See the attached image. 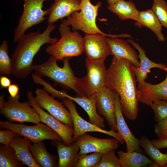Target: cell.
Wrapping results in <instances>:
<instances>
[{"label": "cell", "instance_id": "obj_1", "mask_svg": "<svg viewBox=\"0 0 167 167\" xmlns=\"http://www.w3.org/2000/svg\"><path fill=\"white\" fill-rule=\"evenodd\" d=\"M133 67L130 60L113 57L106 76V86L118 94L123 114L132 120L137 117L139 101Z\"/></svg>", "mask_w": 167, "mask_h": 167}, {"label": "cell", "instance_id": "obj_2", "mask_svg": "<svg viewBox=\"0 0 167 167\" xmlns=\"http://www.w3.org/2000/svg\"><path fill=\"white\" fill-rule=\"evenodd\" d=\"M56 25L48 24L45 29L24 34L19 39L11 58L12 75L20 79L26 78L33 71L34 58L41 47L46 44H53L58 41L50 36Z\"/></svg>", "mask_w": 167, "mask_h": 167}, {"label": "cell", "instance_id": "obj_3", "mask_svg": "<svg viewBox=\"0 0 167 167\" xmlns=\"http://www.w3.org/2000/svg\"><path fill=\"white\" fill-rule=\"evenodd\" d=\"M70 58H64L62 60L63 66L60 67L57 65L58 60L51 56L41 64H34L33 71L39 77H47L56 83L72 89L78 95L85 96L83 87L84 77L80 78L75 76L69 63Z\"/></svg>", "mask_w": 167, "mask_h": 167}, {"label": "cell", "instance_id": "obj_4", "mask_svg": "<svg viewBox=\"0 0 167 167\" xmlns=\"http://www.w3.org/2000/svg\"><path fill=\"white\" fill-rule=\"evenodd\" d=\"M101 6V2L93 5L90 0H82L80 11L73 12L66 19H62V22L68 26H71L73 31L81 30L85 34H100L111 37H122V34L112 35L106 34L98 28L96 19L99 9Z\"/></svg>", "mask_w": 167, "mask_h": 167}, {"label": "cell", "instance_id": "obj_5", "mask_svg": "<svg viewBox=\"0 0 167 167\" xmlns=\"http://www.w3.org/2000/svg\"><path fill=\"white\" fill-rule=\"evenodd\" d=\"M59 40L45 49L46 53L58 60L79 56L84 52L83 37L77 31H72L69 26L62 23L58 28Z\"/></svg>", "mask_w": 167, "mask_h": 167}, {"label": "cell", "instance_id": "obj_6", "mask_svg": "<svg viewBox=\"0 0 167 167\" xmlns=\"http://www.w3.org/2000/svg\"><path fill=\"white\" fill-rule=\"evenodd\" d=\"M20 96L13 98L10 95L6 101L4 95L0 96V113L11 122H30L35 124L40 122L39 115L28 101L20 102Z\"/></svg>", "mask_w": 167, "mask_h": 167}, {"label": "cell", "instance_id": "obj_7", "mask_svg": "<svg viewBox=\"0 0 167 167\" xmlns=\"http://www.w3.org/2000/svg\"><path fill=\"white\" fill-rule=\"evenodd\" d=\"M23 10L14 32L13 42L17 43L19 38L29 28L45 20L47 10L43 9L44 2L50 0H22Z\"/></svg>", "mask_w": 167, "mask_h": 167}, {"label": "cell", "instance_id": "obj_8", "mask_svg": "<svg viewBox=\"0 0 167 167\" xmlns=\"http://www.w3.org/2000/svg\"><path fill=\"white\" fill-rule=\"evenodd\" d=\"M0 127L1 129H11L20 136L28 138L33 143L46 139L62 140L54 130L46 124L40 122L35 125L29 126L22 123H14L10 121H0Z\"/></svg>", "mask_w": 167, "mask_h": 167}, {"label": "cell", "instance_id": "obj_9", "mask_svg": "<svg viewBox=\"0 0 167 167\" xmlns=\"http://www.w3.org/2000/svg\"><path fill=\"white\" fill-rule=\"evenodd\" d=\"M87 74L83 84L85 96H95L106 86L107 69L104 62L91 60L86 58Z\"/></svg>", "mask_w": 167, "mask_h": 167}, {"label": "cell", "instance_id": "obj_10", "mask_svg": "<svg viewBox=\"0 0 167 167\" xmlns=\"http://www.w3.org/2000/svg\"><path fill=\"white\" fill-rule=\"evenodd\" d=\"M62 103L69 110L72 118L74 129L73 142L82 135L89 132H97L104 133L117 139L120 143L123 144L124 141L119 133L111 129L104 130L85 120L78 113L73 101L65 97L62 99Z\"/></svg>", "mask_w": 167, "mask_h": 167}, {"label": "cell", "instance_id": "obj_11", "mask_svg": "<svg viewBox=\"0 0 167 167\" xmlns=\"http://www.w3.org/2000/svg\"><path fill=\"white\" fill-rule=\"evenodd\" d=\"M36 101L38 105L46 110L52 116L66 125L73 127L71 113L62 103L56 100L44 89L38 88L35 91Z\"/></svg>", "mask_w": 167, "mask_h": 167}, {"label": "cell", "instance_id": "obj_12", "mask_svg": "<svg viewBox=\"0 0 167 167\" xmlns=\"http://www.w3.org/2000/svg\"><path fill=\"white\" fill-rule=\"evenodd\" d=\"M27 96L31 105L38 113L41 122L45 123L56 132L61 138L64 144L67 145L72 144L74 142L73 140V128L61 122L45 111L37 103L31 91H28Z\"/></svg>", "mask_w": 167, "mask_h": 167}, {"label": "cell", "instance_id": "obj_13", "mask_svg": "<svg viewBox=\"0 0 167 167\" xmlns=\"http://www.w3.org/2000/svg\"><path fill=\"white\" fill-rule=\"evenodd\" d=\"M83 40L84 52L88 59L104 62L111 54L106 36L100 34H85Z\"/></svg>", "mask_w": 167, "mask_h": 167}, {"label": "cell", "instance_id": "obj_14", "mask_svg": "<svg viewBox=\"0 0 167 167\" xmlns=\"http://www.w3.org/2000/svg\"><path fill=\"white\" fill-rule=\"evenodd\" d=\"M80 148L79 154L100 152L103 153L119 146V142L116 138L100 139L86 133L79 137L76 140Z\"/></svg>", "mask_w": 167, "mask_h": 167}, {"label": "cell", "instance_id": "obj_15", "mask_svg": "<svg viewBox=\"0 0 167 167\" xmlns=\"http://www.w3.org/2000/svg\"><path fill=\"white\" fill-rule=\"evenodd\" d=\"M95 96L98 113L105 118L111 129L117 131L114 114L116 92L106 86Z\"/></svg>", "mask_w": 167, "mask_h": 167}, {"label": "cell", "instance_id": "obj_16", "mask_svg": "<svg viewBox=\"0 0 167 167\" xmlns=\"http://www.w3.org/2000/svg\"><path fill=\"white\" fill-rule=\"evenodd\" d=\"M114 114L117 131L126 143V152L135 151L143 154L139 139L133 134L125 120L122 109L120 97L118 94L116 92Z\"/></svg>", "mask_w": 167, "mask_h": 167}, {"label": "cell", "instance_id": "obj_17", "mask_svg": "<svg viewBox=\"0 0 167 167\" xmlns=\"http://www.w3.org/2000/svg\"><path fill=\"white\" fill-rule=\"evenodd\" d=\"M127 41L138 51V58L140 60V66L136 67L134 66L133 69L135 73L138 85L137 88H139L145 81L148 77V73L152 68H158L167 71V66L163 64L155 62L150 60L147 56L145 51L138 43L131 39L127 40Z\"/></svg>", "mask_w": 167, "mask_h": 167}, {"label": "cell", "instance_id": "obj_18", "mask_svg": "<svg viewBox=\"0 0 167 167\" xmlns=\"http://www.w3.org/2000/svg\"><path fill=\"white\" fill-rule=\"evenodd\" d=\"M54 3L47 10L48 24H54L60 19L80 11L82 0H54Z\"/></svg>", "mask_w": 167, "mask_h": 167}, {"label": "cell", "instance_id": "obj_19", "mask_svg": "<svg viewBox=\"0 0 167 167\" xmlns=\"http://www.w3.org/2000/svg\"><path fill=\"white\" fill-rule=\"evenodd\" d=\"M138 89L139 101L143 104L150 106L156 100L167 101V73L165 79L161 83L153 84L146 82Z\"/></svg>", "mask_w": 167, "mask_h": 167}, {"label": "cell", "instance_id": "obj_20", "mask_svg": "<svg viewBox=\"0 0 167 167\" xmlns=\"http://www.w3.org/2000/svg\"><path fill=\"white\" fill-rule=\"evenodd\" d=\"M106 39L110 48V55L117 58L127 59L136 67L140 66L138 55L127 41L118 37H106Z\"/></svg>", "mask_w": 167, "mask_h": 167}, {"label": "cell", "instance_id": "obj_21", "mask_svg": "<svg viewBox=\"0 0 167 167\" xmlns=\"http://www.w3.org/2000/svg\"><path fill=\"white\" fill-rule=\"evenodd\" d=\"M52 144L57 149L58 155V166L74 167L79 155L80 148L75 141L70 145L62 143L61 141L53 140Z\"/></svg>", "mask_w": 167, "mask_h": 167}, {"label": "cell", "instance_id": "obj_22", "mask_svg": "<svg viewBox=\"0 0 167 167\" xmlns=\"http://www.w3.org/2000/svg\"><path fill=\"white\" fill-rule=\"evenodd\" d=\"M65 96L76 102L85 110L89 117V122L102 128L105 127V118L98 113L96 109L95 96L88 97L78 95L74 97L66 93Z\"/></svg>", "mask_w": 167, "mask_h": 167}, {"label": "cell", "instance_id": "obj_23", "mask_svg": "<svg viewBox=\"0 0 167 167\" xmlns=\"http://www.w3.org/2000/svg\"><path fill=\"white\" fill-rule=\"evenodd\" d=\"M31 141L28 138L19 135L11 142L10 146L15 150L19 160L29 167H40L31 152Z\"/></svg>", "mask_w": 167, "mask_h": 167}, {"label": "cell", "instance_id": "obj_24", "mask_svg": "<svg viewBox=\"0 0 167 167\" xmlns=\"http://www.w3.org/2000/svg\"><path fill=\"white\" fill-rule=\"evenodd\" d=\"M117 154L121 167H159L152 159L135 151L124 152L119 150Z\"/></svg>", "mask_w": 167, "mask_h": 167}, {"label": "cell", "instance_id": "obj_25", "mask_svg": "<svg viewBox=\"0 0 167 167\" xmlns=\"http://www.w3.org/2000/svg\"><path fill=\"white\" fill-rule=\"evenodd\" d=\"M134 25L139 28L143 27L149 28L156 35L160 41L164 42L166 40L162 32V25L151 9L139 11L138 20Z\"/></svg>", "mask_w": 167, "mask_h": 167}, {"label": "cell", "instance_id": "obj_26", "mask_svg": "<svg viewBox=\"0 0 167 167\" xmlns=\"http://www.w3.org/2000/svg\"><path fill=\"white\" fill-rule=\"evenodd\" d=\"M107 9L116 14L118 18L123 21L131 19L137 22L138 20L139 11L131 1L121 0L113 5H109Z\"/></svg>", "mask_w": 167, "mask_h": 167}, {"label": "cell", "instance_id": "obj_27", "mask_svg": "<svg viewBox=\"0 0 167 167\" xmlns=\"http://www.w3.org/2000/svg\"><path fill=\"white\" fill-rule=\"evenodd\" d=\"M30 151L36 161L40 167L58 166L57 163V157L47 151L42 141L33 143L31 146Z\"/></svg>", "mask_w": 167, "mask_h": 167}, {"label": "cell", "instance_id": "obj_28", "mask_svg": "<svg viewBox=\"0 0 167 167\" xmlns=\"http://www.w3.org/2000/svg\"><path fill=\"white\" fill-rule=\"evenodd\" d=\"M140 145L151 159L160 167H165L167 164V153H161L152 144L151 141L146 136L140 137Z\"/></svg>", "mask_w": 167, "mask_h": 167}, {"label": "cell", "instance_id": "obj_29", "mask_svg": "<svg viewBox=\"0 0 167 167\" xmlns=\"http://www.w3.org/2000/svg\"><path fill=\"white\" fill-rule=\"evenodd\" d=\"M24 164L18 159L14 149L10 146L0 145V167H19Z\"/></svg>", "mask_w": 167, "mask_h": 167}, {"label": "cell", "instance_id": "obj_30", "mask_svg": "<svg viewBox=\"0 0 167 167\" xmlns=\"http://www.w3.org/2000/svg\"><path fill=\"white\" fill-rule=\"evenodd\" d=\"M12 62L8 53V43L4 40L0 46V74L9 75L12 74Z\"/></svg>", "mask_w": 167, "mask_h": 167}, {"label": "cell", "instance_id": "obj_31", "mask_svg": "<svg viewBox=\"0 0 167 167\" xmlns=\"http://www.w3.org/2000/svg\"><path fill=\"white\" fill-rule=\"evenodd\" d=\"M103 153L94 152L90 154H79L74 167H96L99 163Z\"/></svg>", "mask_w": 167, "mask_h": 167}, {"label": "cell", "instance_id": "obj_32", "mask_svg": "<svg viewBox=\"0 0 167 167\" xmlns=\"http://www.w3.org/2000/svg\"><path fill=\"white\" fill-rule=\"evenodd\" d=\"M151 9L162 26L167 30V3L164 0H152Z\"/></svg>", "mask_w": 167, "mask_h": 167}, {"label": "cell", "instance_id": "obj_33", "mask_svg": "<svg viewBox=\"0 0 167 167\" xmlns=\"http://www.w3.org/2000/svg\"><path fill=\"white\" fill-rule=\"evenodd\" d=\"M96 167H121L119 158L116 155L115 150L103 153Z\"/></svg>", "mask_w": 167, "mask_h": 167}, {"label": "cell", "instance_id": "obj_34", "mask_svg": "<svg viewBox=\"0 0 167 167\" xmlns=\"http://www.w3.org/2000/svg\"><path fill=\"white\" fill-rule=\"evenodd\" d=\"M150 106L154 112V119L155 122H158L167 118V101L156 100Z\"/></svg>", "mask_w": 167, "mask_h": 167}, {"label": "cell", "instance_id": "obj_35", "mask_svg": "<svg viewBox=\"0 0 167 167\" xmlns=\"http://www.w3.org/2000/svg\"><path fill=\"white\" fill-rule=\"evenodd\" d=\"M32 78L34 82L37 84L43 85L44 89L54 97L60 99L65 98V95L66 92L64 91H60L54 88L49 83H47L35 73L32 74Z\"/></svg>", "mask_w": 167, "mask_h": 167}, {"label": "cell", "instance_id": "obj_36", "mask_svg": "<svg viewBox=\"0 0 167 167\" xmlns=\"http://www.w3.org/2000/svg\"><path fill=\"white\" fill-rule=\"evenodd\" d=\"M19 135L13 131L7 129L0 131V143L6 146H10L11 141Z\"/></svg>", "mask_w": 167, "mask_h": 167}, {"label": "cell", "instance_id": "obj_37", "mask_svg": "<svg viewBox=\"0 0 167 167\" xmlns=\"http://www.w3.org/2000/svg\"><path fill=\"white\" fill-rule=\"evenodd\" d=\"M154 131L158 138H167V118L157 122Z\"/></svg>", "mask_w": 167, "mask_h": 167}, {"label": "cell", "instance_id": "obj_38", "mask_svg": "<svg viewBox=\"0 0 167 167\" xmlns=\"http://www.w3.org/2000/svg\"><path fill=\"white\" fill-rule=\"evenodd\" d=\"M151 142L153 145L158 149L167 148V138L154 139Z\"/></svg>", "mask_w": 167, "mask_h": 167}, {"label": "cell", "instance_id": "obj_39", "mask_svg": "<svg viewBox=\"0 0 167 167\" xmlns=\"http://www.w3.org/2000/svg\"><path fill=\"white\" fill-rule=\"evenodd\" d=\"M12 80L8 77L4 75H1L0 76V89L6 88L11 84Z\"/></svg>", "mask_w": 167, "mask_h": 167}, {"label": "cell", "instance_id": "obj_40", "mask_svg": "<svg viewBox=\"0 0 167 167\" xmlns=\"http://www.w3.org/2000/svg\"><path fill=\"white\" fill-rule=\"evenodd\" d=\"M19 86L16 84H11L7 88V90L10 96L14 98L19 95Z\"/></svg>", "mask_w": 167, "mask_h": 167}, {"label": "cell", "instance_id": "obj_41", "mask_svg": "<svg viewBox=\"0 0 167 167\" xmlns=\"http://www.w3.org/2000/svg\"><path fill=\"white\" fill-rule=\"evenodd\" d=\"M121 0H107V2L109 5L114 4Z\"/></svg>", "mask_w": 167, "mask_h": 167}, {"label": "cell", "instance_id": "obj_42", "mask_svg": "<svg viewBox=\"0 0 167 167\" xmlns=\"http://www.w3.org/2000/svg\"><path fill=\"white\" fill-rule=\"evenodd\" d=\"M165 167H167V164L166 165Z\"/></svg>", "mask_w": 167, "mask_h": 167}]
</instances>
